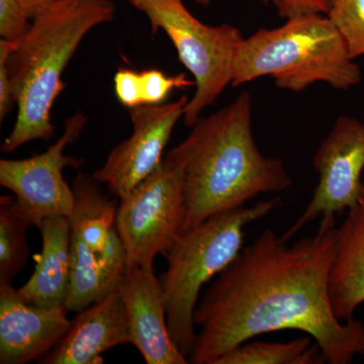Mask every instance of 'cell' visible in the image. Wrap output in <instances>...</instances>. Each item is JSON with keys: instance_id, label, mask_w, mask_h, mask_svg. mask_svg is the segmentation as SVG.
Returning <instances> with one entry per match:
<instances>
[{"instance_id": "1", "label": "cell", "mask_w": 364, "mask_h": 364, "mask_svg": "<svg viewBox=\"0 0 364 364\" xmlns=\"http://www.w3.org/2000/svg\"><path fill=\"white\" fill-rule=\"evenodd\" d=\"M336 218L291 245L270 228L218 275L195 313L200 327L189 363L215 364L228 351L267 333L296 330L315 340L330 364L364 354V324L339 320L330 299Z\"/></svg>"}, {"instance_id": "2", "label": "cell", "mask_w": 364, "mask_h": 364, "mask_svg": "<svg viewBox=\"0 0 364 364\" xmlns=\"http://www.w3.org/2000/svg\"><path fill=\"white\" fill-rule=\"evenodd\" d=\"M168 154L184 172L186 212L181 233L212 215L244 207L262 193L293 186L284 161L263 155L254 140L252 97L247 90L227 107L200 117Z\"/></svg>"}, {"instance_id": "3", "label": "cell", "mask_w": 364, "mask_h": 364, "mask_svg": "<svg viewBox=\"0 0 364 364\" xmlns=\"http://www.w3.org/2000/svg\"><path fill=\"white\" fill-rule=\"evenodd\" d=\"M112 0H56L33 18L9 60L18 114L1 150L11 153L54 136L52 109L65 87L63 73L93 28L114 18Z\"/></svg>"}, {"instance_id": "4", "label": "cell", "mask_w": 364, "mask_h": 364, "mask_svg": "<svg viewBox=\"0 0 364 364\" xmlns=\"http://www.w3.org/2000/svg\"><path fill=\"white\" fill-rule=\"evenodd\" d=\"M265 76L291 92L318 82L348 90L360 82L361 70L327 16L309 14L287 18L279 28H260L242 42L232 85Z\"/></svg>"}, {"instance_id": "5", "label": "cell", "mask_w": 364, "mask_h": 364, "mask_svg": "<svg viewBox=\"0 0 364 364\" xmlns=\"http://www.w3.org/2000/svg\"><path fill=\"white\" fill-rule=\"evenodd\" d=\"M282 205L280 198H274L212 215L179 234L163 254L167 268L159 279L167 324L172 340L186 358L198 339L195 313L203 286L238 257L243 250L246 227Z\"/></svg>"}, {"instance_id": "6", "label": "cell", "mask_w": 364, "mask_h": 364, "mask_svg": "<svg viewBox=\"0 0 364 364\" xmlns=\"http://www.w3.org/2000/svg\"><path fill=\"white\" fill-rule=\"evenodd\" d=\"M149 21L152 35L166 33L179 61L196 82L183 123L193 127L202 112L222 95L233 79L237 52L245 38L236 26H208L196 18L183 0H127Z\"/></svg>"}, {"instance_id": "7", "label": "cell", "mask_w": 364, "mask_h": 364, "mask_svg": "<svg viewBox=\"0 0 364 364\" xmlns=\"http://www.w3.org/2000/svg\"><path fill=\"white\" fill-rule=\"evenodd\" d=\"M186 212L183 169L167 153L154 172L119 198L116 225L127 265L153 269L158 254L181 233Z\"/></svg>"}, {"instance_id": "8", "label": "cell", "mask_w": 364, "mask_h": 364, "mask_svg": "<svg viewBox=\"0 0 364 364\" xmlns=\"http://www.w3.org/2000/svg\"><path fill=\"white\" fill-rule=\"evenodd\" d=\"M87 121L86 114L76 112L64 122L63 134L45 152L26 159L0 160V184L14 193L33 227L39 228L48 218L71 217L75 198L63 170L80 168L82 162L67 156L65 149L78 140Z\"/></svg>"}, {"instance_id": "9", "label": "cell", "mask_w": 364, "mask_h": 364, "mask_svg": "<svg viewBox=\"0 0 364 364\" xmlns=\"http://www.w3.org/2000/svg\"><path fill=\"white\" fill-rule=\"evenodd\" d=\"M318 181L310 203L282 235L289 242L316 220L343 215L358 205L363 191L364 124L356 117L340 116L318 145L313 158Z\"/></svg>"}, {"instance_id": "10", "label": "cell", "mask_w": 364, "mask_h": 364, "mask_svg": "<svg viewBox=\"0 0 364 364\" xmlns=\"http://www.w3.org/2000/svg\"><path fill=\"white\" fill-rule=\"evenodd\" d=\"M188 100L182 95L174 102L131 109V136L109 152L104 165L92 174L95 178L119 200L128 195L162 162L163 152Z\"/></svg>"}, {"instance_id": "11", "label": "cell", "mask_w": 364, "mask_h": 364, "mask_svg": "<svg viewBox=\"0 0 364 364\" xmlns=\"http://www.w3.org/2000/svg\"><path fill=\"white\" fill-rule=\"evenodd\" d=\"M131 340L147 364H186L188 358L174 343L167 324L161 282L154 269L127 265L117 284Z\"/></svg>"}, {"instance_id": "12", "label": "cell", "mask_w": 364, "mask_h": 364, "mask_svg": "<svg viewBox=\"0 0 364 364\" xmlns=\"http://www.w3.org/2000/svg\"><path fill=\"white\" fill-rule=\"evenodd\" d=\"M65 306L43 308L26 301L11 284L0 282V363L39 361L68 332Z\"/></svg>"}, {"instance_id": "13", "label": "cell", "mask_w": 364, "mask_h": 364, "mask_svg": "<svg viewBox=\"0 0 364 364\" xmlns=\"http://www.w3.org/2000/svg\"><path fill=\"white\" fill-rule=\"evenodd\" d=\"M132 343L126 310L117 287L77 313L68 332L43 364H102L104 354Z\"/></svg>"}, {"instance_id": "14", "label": "cell", "mask_w": 364, "mask_h": 364, "mask_svg": "<svg viewBox=\"0 0 364 364\" xmlns=\"http://www.w3.org/2000/svg\"><path fill=\"white\" fill-rule=\"evenodd\" d=\"M74 210L71 232L97 256L109 275L119 282L126 269V251L117 233V203L105 195L90 174L79 173L73 181Z\"/></svg>"}, {"instance_id": "15", "label": "cell", "mask_w": 364, "mask_h": 364, "mask_svg": "<svg viewBox=\"0 0 364 364\" xmlns=\"http://www.w3.org/2000/svg\"><path fill=\"white\" fill-rule=\"evenodd\" d=\"M329 294L335 315L344 322L364 304V182L358 205L336 230Z\"/></svg>"}, {"instance_id": "16", "label": "cell", "mask_w": 364, "mask_h": 364, "mask_svg": "<svg viewBox=\"0 0 364 364\" xmlns=\"http://www.w3.org/2000/svg\"><path fill=\"white\" fill-rule=\"evenodd\" d=\"M38 229L42 234V251L35 256L32 277L18 289V293L43 308L65 306L71 275L70 220L48 218Z\"/></svg>"}, {"instance_id": "17", "label": "cell", "mask_w": 364, "mask_h": 364, "mask_svg": "<svg viewBox=\"0 0 364 364\" xmlns=\"http://www.w3.org/2000/svg\"><path fill=\"white\" fill-rule=\"evenodd\" d=\"M326 360L310 336L289 342H244L215 364H321Z\"/></svg>"}, {"instance_id": "18", "label": "cell", "mask_w": 364, "mask_h": 364, "mask_svg": "<svg viewBox=\"0 0 364 364\" xmlns=\"http://www.w3.org/2000/svg\"><path fill=\"white\" fill-rule=\"evenodd\" d=\"M33 227L16 198H0V282L13 284L30 256L26 230Z\"/></svg>"}, {"instance_id": "19", "label": "cell", "mask_w": 364, "mask_h": 364, "mask_svg": "<svg viewBox=\"0 0 364 364\" xmlns=\"http://www.w3.org/2000/svg\"><path fill=\"white\" fill-rule=\"evenodd\" d=\"M327 18L343 38L352 59L364 56V0H328Z\"/></svg>"}, {"instance_id": "20", "label": "cell", "mask_w": 364, "mask_h": 364, "mask_svg": "<svg viewBox=\"0 0 364 364\" xmlns=\"http://www.w3.org/2000/svg\"><path fill=\"white\" fill-rule=\"evenodd\" d=\"M56 0H0V36L20 40L36 16Z\"/></svg>"}, {"instance_id": "21", "label": "cell", "mask_w": 364, "mask_h": 364, "mask_svg": "<svg viewBox=\"0 0 364 364\" xmlns=\"http://www.w3.org/2000/svg\"><path fill=\"white\" fill-rule=\"evenodd\" d=\"M140 80L143 105L164 104L172 90L196 86L195 80H191L186 74L169 76L158 69L140 72Z\"/></svg>"}, {"instance_id": "22", "label": "cell", "mask_w": 364, "mask_h": 364, "mask_svg": "<svg viewBox=\"0 0 364 364\" xmlns=\"http://www.w3.org/2000/svg\"><path fill=\"white\" fill-rule=\"evenodd\" d=\"M117 100L129 109L143 105L140 72L119 68L114 78Z\"/></svg>"}, {"instance_id": "23", "label": "cell", "mask_w": 364, "mask_h": 364, "mask_svg": "<svg viewBox=\"0 0 364 364\" xmlns=\"http://www.w3.org/2000/svg\"><path fill=\"white\" fill-rule=\"evenodd\" d=\"M16 42L0 40V122H4L13 111L16 104L11 76H9V60Z\"/></svg>"}, {"instance_id": "24", "label": "cell", "mask_w": 364, "mask_h": 364, "mask_svg": "<svg viewBox=\"0 0 364 364\" xmlns=\"http://www.w3.org/2000/svg\"><path fill=\"white\" fill-rule=\"evenodd\" d=\"M277 13L282 18H293L299 14H322L329 11L328 0H279Z\"/></svg>"}, {"instance_id": "25", "label": "cell", "mask_w": 364, "mask_h": 364, "mask_svg": "<svg viewBox=\"0 0 364 364\" xmlns=\"http://www.w3.org/2000/svg\"><path fill=\"white\" fill-rule=\"evenodd\" d=\"M193 1H195L196 4H200V6L203 7H208L210 4V0H193Z\"/></svg>"}, {"instance_id": "26", "label": "cell", "mask_w": 364, "mask_h": 364, "mask_svg": "<svg viewBox=\"0 0 364 364\" xmlns=\"http://www.w3.org/2000/svg\"><path fill=\"white\" fill-rule=\"evenodd\" d=\"M260 2H262V4H274L275 6H277L279 0H260Z\"/></svg>"}]
</instances>
